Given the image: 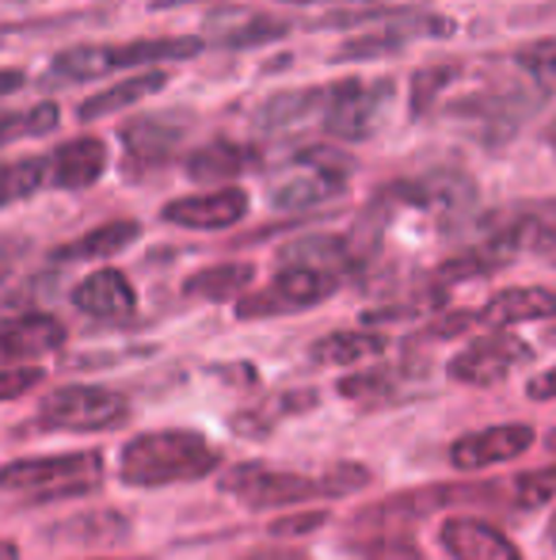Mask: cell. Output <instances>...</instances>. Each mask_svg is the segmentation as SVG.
<instances>
[{
	"instance_id": "24",
	"label": "cell",
	"mask_w": 556,
	"mask_h": 560,
	"mask_svg": "<svg viewBox=\"0 0 556 560\" xmlns=\"http://www.w3.org/2000/svg\"><path fill=\"white\" fill-rule=\"evenodd\" d=\"M141 236V225L138 222H107L99 229H88L84 236H76L73 244H61L54 252V259H66V264H76V259H107V256H119L127 252Z\"/></svg>"
},
{
	"instance_id": "22",
	"label": "cell",
	"mask_w": 556,
	"mask_h": 560,
	"mask_svg": "<svg viewBox=\"0 0 556 560\" xmlns=\"http://www.w3.org/2000/svg\"><path fill=\"white\" fill-rule=\"evenodd\" d=\"M347 176H332V172L320 168H305L297 176H286L279 187H271V207L275 210H309L320 202L335 199L343 191Z\"/></svg>"
},
{
	"instance_id": "2",
	"label": "cell",
	"mask_w": 556,
	"mask_h": 560,
	"mask_svg": "<svg viewBox=\"0 0 556 560\" xmlns=\"http://www.w3.org/2000/svg\"><path fill=\"white\" fill-rule=\"evenodd\" d=\"M202 38L194 35H168V38H134V43L119 46H69V50L54 54L50 61V81H99V77L115 73V69H156L161 61H187L202 54Z\"/></svg>"
},
{
	"instance_id": "6",
	"label": "cell",
	"mask_w": 556,
	"mask_h": 560,
	"mask_svg": "<svg viewBox=\"0 0 556 560\" xmlns=\"http://www.w3.org/2000/svg\"><path fill=\"white\" fill-rule=\"evenodd\" d=\"M130 405L104 385H66L38 408V423L58 431H111L127 423Z\"/></svg>"
},
{
	"instance_id": "3",
	"label": "cell",
	"mask_w": 556,
	"mask_h": 560,
	"mask_svg": "<svg viewBox=\"0 0 556 560\" xmlns=\"http://www.w3.org/2000/svg\"><path fill=\"white\" fill-rule=\"evenodd\" d=\"M104 477V457L99 450H76V454L54 457H23L0 469V488L8 492H35L38 500H58V495H88Z\"/></svg>"
},
{
	"instance_id": "40",
	"label": "cell",
	"mask_w": 556,
	"mask_h": 560,
	"mask_svg": "<svg viewBox=\"0 0 556 560\" xmlns=\"http://www.w3.org/2000/svg\"><path fill=\"white\" fill-rule=\"evenodd\" d=\"M27 84V73L23 69H0V96H12Z\"/></svg>"
},
{
	"instance_id": "18",
	"label": "cell",
	"mask_w": 556,
	"mask_h": 560,
	"mask_svg": "<svg viewBox=\"0 0 556 560\" xmlns=\"http://www.w3.org/2000/svg\"><path fill=\"white\" fill-rule=\"evenodd\" d=\"M476 325L488 328H511L522 320H545L556 317V290L549 287H514V290H499L484 302V310L473 313Z\"/></svg>"
},
{
	"instance_id": "30",
	"label": "cell",
	"mask_w": 556,
	"mask_h": 560,
	"mask_svg": "<svg viewBox=\"0 0 556 560\" xmlns=\"http://www.w3.org/2000/svg\"><path fill=\"white\" fill-rule=\"evenodd\" d=\"M289 35V23L286 20H271V15H245L240 23H233L229 31L217 35V43L225 50H252V46L263 43H275V38Z\"/></svg>"
},
{
	"instance_id": "34",
	"label": "cell",
	"mask_w": 556,
	"mask_h": 560,
	"mask_svg": "<svg viewBox=\"0 0 556 560\" xmlns=\"http://www.w3.org/2000/svg\"><path fill=\"white\" fill-rule=\"evenodd\" d=\"M370 485V469L358 462H343V465H332V469L320 477V488H324V500H332V495H351L358 492V488Z\"/></svg>"
},
{
	"instance_id": "13",
	"label": "cell",
	"mask_w": 556,
	"mask_h": 560,
	"mask_svg": "<svg viewBox=\"0 0 556 560\" xmlns=\"http://www.w3.org/2000/svg\"><path fill=\"white\" fill-rule=\"evenodd\" d=\"M534 446V428L530 423H499L484 428L476 435H465L450 446V462L458 469H488V465L511 462Z\"/></svg>"
},
{
	"instance_id": "21",
	"label": "cell",
	"mask_w": 556,
	"mask_h": 560,
	"mask_svg": "<svg viewBox=\"0 0 556 560\" xmlns=\"http://www.w3.org/2000/svg\"><path fill=\"white\" fill-rule=\"evenodd\" d=\"M164 84H168V73H164V69H145V73H134V77H127V81L88 96L81 107H76V118H81V122H92V118L119 115L122 107H134L145 96H156Z\"/></svg>"
},
{
	"instance_id": "35",
	"label": "cell",
	"mask_w": 556,
	"mask_h": 560,
	"mask_svg": "<svg viewBox=\"0 0 556 560\" xmlns=\"http://www.w3.org/2000/svg\"><path fill=\"white\" fill-rule=\"evenodd\" d=\"M43 382V370L38 366H15V370H0V405L4 400H15L23 393H31Z\"/></svg>"
},
{
	"instance_id": "46",
	"label": "cell",
	"mask_w": 556,
	"mask_h": 560,
	"mask_svg": "<svg viewBox=\"0 0 556 560\" xmlns=\"http://www.w3.org/2000/svg\"><path fill=\"white\" fill-rule=\"evenodd\" d=\"M549 450H556V431H553V435H549Z\"/></svg>"
},
{
	"instance_id": "27",
	"label": "cell",
	"mask_w": 556,
	"mask_h": 560,
	"mask_svg": "<svg viewBox=\"0 0 556 560\" xmlns=\"http://www.w3.org/2000/svg\"><path fill=\"white\" fill-rule=\"evenodd\" d=\"M312 405H317V393H282V397L252 408V412H240L237 420H233V428L245 431L248 439H268L271 431H275V423L289 420V416L305 412V408H312Z\"/></svg>"
},
{
	"instance_id": "38",
	"label": "cell",
	"mask_w": 556,
	"mask_h": 560,
	"mask_svg": "<svg viewBox=\"0 0 556 560\" xmlns=\"http://www.w3.org/2000/svg\"><path fill=\"white\" fill-rule=\"evenodd\" d=\"M527 393L534 400H556V366L545 370V374H537V377H530Z\"/></svg>"
},
{
	"instance_id": "9",
	"label": "cell",
	"mask_w": 556,
	"mask_h": 560,
	"mask_svg": "<svg viewBox=\"0 0 556 560\" xmlns=\"http://www.w3.org/2000/svg\"><path fill=\"white\" fill-rule=\"evenodd\" d=\"M534 359V347L522 343L519 336L511 332H492V336H481L473 339V343L465 347V351H458L450 359V377L461 385H476V389H484V385H496L504 382L511 370L527 366V362Z\"/></svg>"
},
{
	"instance_id": "7",
	"label": "cell",
	"mask_w": 556,
	"mask_h": 560,
	"mask_svg": "<svg viewBox=\"0 0 556 560\" xmlns=\"http://www.w3.org/2000/svg\"><path fill=\"white\" fill-rule=\"evenodd\" d=\"M458 31V23L450 15L435 12H416V8H404L401 15L378 23L366 35H355L347 43H340V50L332 54L335 61H370V58H389L401 46L416 43V38H450Z\"/></svg>"
},
{
	"instance_id": "28",
	"label": "cell",
	"mask_w": 556,
	"mask_h": 560,
	"mask_svg": "<svg viewBox=\"0 0 556 560\" xmlns=\"http://www.w3.org/2000/svg\"><path fill=\"white\" fill-rule=\"evenodd\" d=\"M386 351V339L374 332H332L312 347V362H324V366H347L358 359H374V354Z\"/></svg>"
},
{
	"instance_id": "45",
	"label": "cell",
	"mask_w": 556,
	"mask_h": 560,
	"mask_svg": "<svg viewBox=\"0 0 556 560\" xmlns=\"http://www.w3.org/2000/svg\"><path fill=\"white\" fill-rule=\"evenodd\" d=\"M282 4H324V0H282Z\"/></svg>"
},
{
	"instance_id": "42",
	"label": "cell",
	"mask_w": 556,
	"mask_h": 560,
	"mask_svg": "<svg viewBox=\"0 0 556 560\" xmlns=\"http://www.w3.org/2000/svg\"><path fill=\"white\" fill-rule=\"evenodd\" d=\"M12 252H23V244H8V241H0V259L12 256Z\"/></svg>"
},
{
	"instance_id": "39",
	"label": "cell",
	"mask_w": 556,
	"mask_h": 560,
	"mask_svg": "<svg viewBox=\"0 0 556 560\" xmlns=\"http://www.w3.org/2000/svg\"><path fill=\"white\" fill-rule=\"evenodd\" d=\"M245 560H312V557H305L301 549H286V546H279V549H252Z\"/></svg>"
},
{
	"instance_id": "17",
	"label": "cell",
	"mask_w": 556,
	"mask_h": 560,
	"mask_svg": "<svg viewBox=\"0 0 556 560\" xmlns=\"http://www.w3.org/2000/svg\"><path fill=\"white\" fill-rule=\"evenodd\" d=\"M66 343V325L50 313H20L0 320V354L4 359H38Z\"/></svg>"
},
{
	"instance_id": "23",
	"label": "cell",
	"mask_w": 556,
	"mask_h": 560,
	"mask_svg": "<svg viewBox=\"0 0 556 560\" xmlns=\"http://www.w3.org/2000/svg\"><path fill=\"white\" fill-rule=\"evenodd\" d=\"M252 164V153L237 141H210L187 156V176L194 184H229Z\"/></svg>"
},
{
	"instance_id": "12",
	"label": "cell",
	"mask_w": 556,
	"mask_h": 560,
	"mask_svg": "<svg viewBox=\"0 0 556 560\" xmlns=\"http://www.w3.org/2000/svg\"><path fill=\"white\" fill-rule=\"evenodd\" d=\"M438 546L453 560H522L519 546L499 526L473 515H453L438 530Z\"/></svg>"
},
{
	"instance_id": "41",
	"label": "cell",
	"mask_w": 556,
	"mask_h": 560,
	"mask_svg": "<svg viewBox=\"0 0 556 560\" xmlns=\"http://www.w3.org/2000/svg\"><path fill=\"white\" fill-rule=\"evenodd\" d=\"M0 560H20V549L12 541H0Z\"/></svg>"
},
{
	"instance_id": "32",
	"label": "cell",
	"mask_w": 556,
	"mask_h": 560,
	"mask_svg": "<svg viewBox=\"0 0 556 560\" xmlns=\"http://www.w3.org/2000/svg\"><path fill=\"white\" fill-rule=\"evenodd\" d=\"M519 69L537 84L542 92L556 96V38H542V43H530L514 54Z\"/></svg>"
},
{
	"instance_id": "11",
	"label": "cell",
	"mask_w": 556,
	"mask_h": 560,
	"mask_svg": "<svg viewBox=\"0 0 556 560\" xmlns=\"http://www.w3.org/2000/svg\"><path fill=\"white\" fill-rule=\"evenodd\" d=\"M248 214V191L240 187H214L206 195H187L164 207V222L179 229H233Z\"/></svg>"
},
{
	"instance_id": "26",
	"label": "cell",
	"mask_w": 556,
	"mask_h": 560,
	"mask_svg": "<svg viewBox=\"0 0 556 560\" xmlns=\"http://www.w3.org/2000/svg\"><path fill=\"white\" fill-rule=\"evenodd\" d=\"M43 184H50V161H46V156L0 161V210L31 199Z\"/></svg>"
},
{
	"instance_id": "14",
	"label": "cell",
	"mask_w": 556,
	"mask_h": 560,
	"mask_svg": "<svg viewBox=\"0 0 556 560\" xmlns=\"http://www.w3.org/2000/svg\"><path fill=\"white\" fill-rule=\"evenodd\" d=\"M393 195L419 210H438L442 218H461L476 202V187L465 172H427L409 184H397Z\"/></svg>"
},
{
	"instance_id": "1",
	"label": "cell",
	"mask_w": 556,
	"mask_h": 560,
	"mask_svg": "<svg viewBox=\"0 0 556 560\" xmlns=\"http://www.w3.org/2000/svg\"><path fill=\"white\" fill-rule=\"evenodd\" d=\"M222 465V450H214L199 431H145L122 446V485L161 488L179 480H202Z\"/></svg>"
},
{
	"instance_id": "10",
	"label": "cell",
	"mask_w": 556,
	"mask_h": 560,
	"mask_svg": "<svg viewBox=\"0 0 556 560\" xmlns=\"http://www.w3.org/2000/svg\"><path fill=\"white\" fill-rule=\"evenodd\" d=\"M184 133H187V122L179 118V112L138 115V118H130V122L119 126V138H122V145H127L130 164H138V168L168 164L171 156H176Z\"/></svg>"
},
{
	"instance_id": "29",
	"label": "cell",
	"mask_w": 556,
	"mask_h": 560,
	"mask_svg": "<svg viewBox=\"0 0 556 560\" xmlns=\"http://www.w3.org/2000/svg\"><path fill=\"white\" fill-rule=\"evenodd\" d=\"M58 126H61L58 104L43 100V104L27 107V112L0 118V145H12V141H20V138H46V133H54Z\"/></svg>"
},
{
	"instance_id": "25",
	"label": "cell",
	"mask_w": 556,
	"mask_h": 560,
	"mask_svg": "<svg viewBox=\"0 0 556 560\" xmlns=\"http://www.w3.org/2000/svg\"><path fill=\"white\" fill-rule=\"evenodd\" d=\"M252 264H217L202 267L199 275L184 282L187 298H199V302H229V298L245 294L252 287Z\"/></svg>"
},
{
	"instance_id": "4",
	"label": "cell",
	"mask_w": 556,
	"mask_h": 560,
	"mask_svg": "<svg viewBox=\"0 0 556 560\" xmlns=\"http://www.w3.org/2000/svg\"><path fill=\"white\" fill-rule=\"evenodd\" d=\"M397 100L393 81H347L324 84V130L340 141H366L381 130L389 107Z\"/></svg>"
},
{
	"instance_id": "31",
	"label": "cell",
	"mask_w": 556,
	"mask_h": 560,
	"mask_svg": "<svg viewBox=\"0 0 556 560\" xmlns=\"http://www.w3.org/2000/svg\"><path fill=\"white\" fill-rule=\"evenodd\" d=\"M461 69L453 66V61H442V66H427L419 69L416 77H412V118H423L430 112V104H435L438 96H442L446 89H450L453 81H458Z\"/></svg>"
},
{
	"instance_id": "43",
	"label": "cell",
	"mask_w": 556,
	"mask_h": 560,
	"mask_svg": "<svg viewBox=\"0 0 556 560\" xmlns=\"http://www.w3.org/2000/svg\"><path fill=\"white\" fill-rule=\"evenodd\" d=\"M549 546L556 549V511H553V523H549Z\"/></svg>"
},
{
	"instance_id": "37",
	"label": "cell",
	"mask_w": 556,
	"mask_h": 560,
	"mask_svg": "<svg viewBox=\"0 0 556 560\" xmlns=\"http://www.w3.org/2000/svg\"><path fill=\"white\" fill-rule=\"evenodd\" d=\"M366 557L370 560H419L416 549L401 538H386V541H370L366 546Z\"/></svg>"
},
{
	"instance_id": "33",
	"label": "cell",
	"mask_w": 556,
	"mask_h": 560,
	"mask_svg": "<svg viewBox=\"0 0 556 560\" xmlns=\"http://www.w3.org/2000/svg\"><path fill=\"white\" fill-rule=\"evenodd\" d=\"M511 488L519 495L514 500L522 503V508H545V503L556 495V465H545V469H534V472H522V477L511 480Z\"/></svg>"
},
{
	"instance_id": "5",
	"label": "cell",
	"mask_w": 556,
	"mask_h": 560,
	"mask_svg": "<svg viewBox=\"0 0 556 560\" xmlns=\"http://www.w3.org/2000/svg\"><path fill=\"white\" fill-rule=\"evenodd\" d=\"M217 485H222V492L237 495V500L252 511L289 508V503H305V500H324L320 477L268 469L263 462L233 465V469H225L222 477H217Z\"/></svg>"
},
{
	"instance_id": "36",
	"label": "cell",
	"mask_w": 556,
	"mask_h": 560,
	"mask_svg": "<svg viewBox=\"0 0 556 560\" xmlns=\"http://www.w3.org/2000/svg\"><path fill=\"white\" fill-rule=\"evenodd\" d=\"M328 523V511H309V515H282L271 523V534L275 538H301V534H312Z\"/></svg>"
},
{
	"instance_id": "19",
	"label": "cell",
	"mask_w": 556,
	"mask_h": 560,
	"mask_svg": "<svg viewBox=\"0 0 556 560\" xmlns=\"http://www.w3.org/2000/svg\"><path fill=\"white\" fill-rule=\"evenodd\" d=\"M312 115H324V89H286L263 100L256 107L252 122L260 133H286L294 126L309 122Z\"/></svg>"
},
{
	"instance_id": "15",
	"label": "cell",
	"mask_w": 556,
	"mask_h": 560,
	"mask_svg": "<svg viewBox=\"0 0 556 560\" xmlns=\"http://www.w3.org/2000/svg\"><path fill=\"white\" fill-rule=\"evenodd\" d=\"M73 305L96 320H122L134 313L138 298L127 275L115 271V267H99L73 287Z\"/></svg>"
},
{
	"instance_id": "47",
	"label": "cell",
	"mask_w": 556,
	"mask_h": 560,
	"mask_svg": "<svg viewBox=\"0 0 556 560\" xmlns=\"http://www.w3.org/2000/svg\"><path fill=\"white\" fill-rule=\"evenodd\" d=\"M549 336H553V343H556V328H553V332H549Z\"/></svg>"
},
{
	"instance_id": "8",
	"label": "cell",
	"mask_w": 556,
	"mask_h": 560,
	"mask_svg": "<svg viewBox=\"0 0 556 560\" xmlns=\"http://www.w3.org/2000/svg\"><path fill=\"white\" fill-rule=\"evenodd\" d=\"M340 279L324 271H312V267H282L271 279V287L256 290V294L240 298L237 317H275V313H297L320 305L324 298L335 294Z\"/></svg>"
},
{
	"instance_id": "20",
	"label": "cell",
	"mask_w": 556,
	"mask_h": 560,
	"mask_svg": "<svg viewBox=\"0 0 556 560\" xmlns=\"http://www.w3.org/2000/svg\"><path fill=\"white\" fill-rule=\"evenodd\" d=\"M279 259L286 267H312V271H324L340 279L343 267H355L358 252L351 248V241L332 233H312V236H297L286 248L279 252Z\"/></svg>"
},
{
	"instance_id": "16",
	"label": "cell",
	"mask_w": 556,
	"mask_h": 560,
	"mask_svg": "<svg viewBox=\"0 0 556 560\" xmlns=\"http://www.w3.org/2000/svg\"><path fill=\"white\" fill-rule=\"evenodd\" d=\"M50 161V184L61 191H84V187L99 184V176L107 172V145L99 138H73L66 145L54 149Z\"/></svg>"
},
{
	"instance_id": "44",
	"label": "cell",
	"mask_w": 556,
	"mask_h": 560,
	"mask_svg": "<svg viewBox=\"0 0 556 560\" xmlns=\"http://www.w3.org/2000/svg\"><path fill=\"white\" fill-rule=\"evenodd\" d=\"M545 138H549V149H553V153H556V122L549 126V133H545Z\"/></svg>"
}]
</instances>
